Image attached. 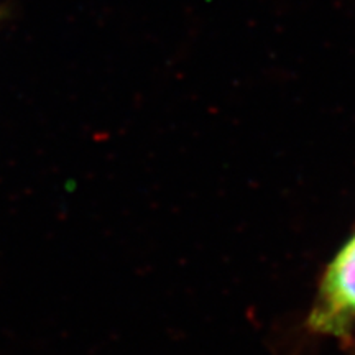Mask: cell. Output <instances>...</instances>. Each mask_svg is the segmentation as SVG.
Instances as JSON below:
<instances>
[{
  "label": "cell",
  "instance_id": "2",
  "mask_svg": "<svg viewBox=\"0 0 355 355\" xmlns=\"http://www.w3.org/2000/svg\"><path fill=\"white\" fill-rule=\"evenodd\" d=\"M2 15H3V13H2V10H0V19H2Z\"/></svg>",
  "mask_w": 355,
  "mask_h": 355
},
{
  "label": "cell",
  "instance_id": "1",
  "mask_svg": "<svg viewBox=\"0 0 355 355\" xmlns=\"http://www.w3.org/2000/svg\"><path fill=\"white\" fill-rule=\"evenodd\" d=\"M304 326L316 337L355 343V229L319 275Z\"/></svg>",
  "mask_w": 355,
  "mask_h": 355
}]
</instances>
